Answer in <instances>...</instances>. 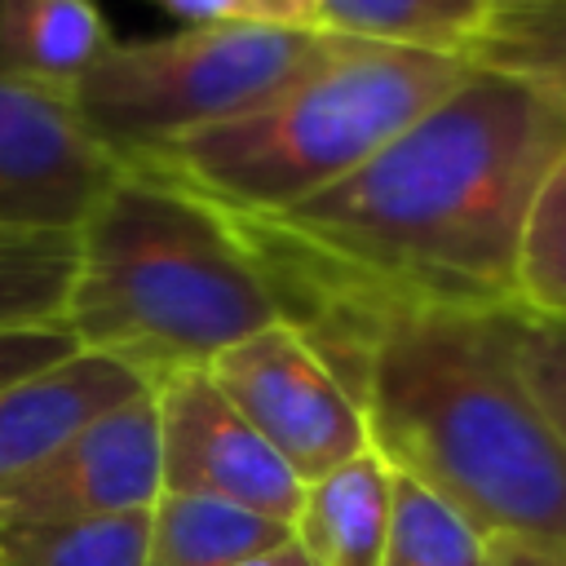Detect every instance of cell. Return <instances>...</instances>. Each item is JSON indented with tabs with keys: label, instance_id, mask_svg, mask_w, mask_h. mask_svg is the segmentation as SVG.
<instances>
[{
	"label": "cell",
	"instance_id": "cell-1",
	"mask_svg": "<svg viewBox=\"0 0 566 566\" xmlns=\"http://www.w3.org/2000/svg\"><path fill=\"white\" fill-rule=\"evenodd\" d=\"M562 150L553 97L473 66L363 168L274 221L402 305L513 310L526 203Z\"/></svg>",
	"mask_w": 566,
	"mask_h": 566
},
{
	"label": "cell",
	"instance_id": "cell-2",
	"mask_svg": "<svg viewBox=\"0 0 566 566\" xmlns=\"http://www.w3.org/2000/svg\"><path fill=\"white\" fill-rule=\"evenodd\" d=\"M358 407L371 447L486 539L566 548V447L509 358L504 310H398Z\"/></svg>",
	"mask_w": 566,
	"mask_h": 566
},
{
	"label": "cell",
	"instance_id": "cell-3",
	"mask_svg": "<svg viewBox=\"0 0 566 566\" xmlns=\"http://www.w3.org/2000/svg\"><path fill=\"white\" fill-rule=\"evenodd\" d=\"M274 323L279 296L243 217L150 168L124 164L75 230L62 327L150 385Z\"/></svg>",
	"mask_w": 566,
	"mask_h": 566
},
{
	"label": "cell",
	"instance_id": "cell-4",
	"mask_svg": "<svg viewBox=\"0 0 566 566\" xmlns=\"http://www.w3.org/2000/svg\"><path fill=\"white\" fill-rule=\"evenodd\" d=\"M473 75V62L332 35L327 53L265 106L177 133L124 164L221 208L283 217L323 195Z\"/></svg>",
	"mask_w": 566,
	"mask_h": 566
},
{
	"label": "cell",
	"instance_id": "cell-5",
	"mask_svg": "<svg viewBox=\"0 0 566 566\" xmlns=\"http://www.w3.org/2000/svg\"><path fill=\"white\" fill-rule=\"evenodd\" d=\"M332 35L274 22H208L111 44L71 88L88 133L119 159L248 115L292 88Z\"/></svg>",
	"mask_w": 566,
	"mask_h": 566
},
{
	"label": "cell",
	"instance_id": "cell-6",
	"mask_svg": "<svg viewBox=\"0 0 566 566\" xmlns=\"http://www.w3.org/2000/svg\"><path fill=\"white\" fill-rule=\"evenodd\" d=\"M203 371L301 482H314L371 447L354 394L283 323L230 345Z\"/></svg>",
	"mask_w": 566,
	"mask_h": 566
},
{
	"label": "cell",
	"instance_id": "cell-7",
	"mask_svg": "<svg viewBox=\"0 0 566 566\" xmlns=\"http://www.w3.org/2000/svg\"><path fill=\"white\" fill-rule=\"evenodd\" d=\"M119 168L71 88L0 75V230H80Z\"/></svg>",
	"mask_w": 566,
	"mask_h": 566
},
{
	"label": "cell",
	"instance_id": "cell-8",
	"mask_svg": "<svg viewBox=\"0 0 566 566\" xmlns=\"http://www.w3.org/2000/svg\"><path fill=\"white\" fill-rule=\"evenodd\" d=\"M164 491L221 500L274 522H296L305 482L283 455L234 411L203 367L168 371L155 380Z\"/></svg>",
	"mask_w": 566,
	"mask_h": 566
},
{
	"label": "cell",
	"instance_id": "cell-9",
	"mask_svg": "<svg viewBox=\"0 0 566 566\" xmlns=\"http://www.w3.org/2000/svg\"><path fill=\"white\" fill-rule=\"evenodd\" d=\"M164 495L155 385L84 424L49 460L0 486V526L146 513Z\"/></svg>",
	"mask_w": 566,
	"mask_h": 566
},
{
	"label": "cell",
	"instance_id": "cell-10",
	"mask_svg": "<svg viewBox=\"0 0 566 566\" xmlns=\"http://www.w3.org/2000/svg\"><path fill=\"white\" fill-rule=\"evenodd\" d=\"M150 389V380L97 349H75L71 358L13 380L0 389V486L49 460L84 424L115 411L119 402Z\"/></svg>",
	"mask_w": 566,
	"mask_h": 566
},
{
	"label": "cell",
	"instance_id": "cell-11",
	"mask_svg": "<svg viewBox=\"0 0 566 566\" xmlns=\"http://www.w3.org/2000/svg\"><path fill=\"white\" fill-rule=\"evenodd\" d=\"M394 509V464L367 447L332 473L305 482L292 539L314 566H380Z\"/></svg>",
	"mask_w": 566,
	"mask_h": 566
},
{
	"label": "cell",
	"instance_id": "cell-12",
	"mask_svg": "<svg viewBox=\"0 0 566 566\" xmlns=\"http://www.w3.org/2000/svg\"><path fill=\"white\" fill-rule=\"evenodd\" d=\"M111 44L93 0H0V75L75 88Z\"/></svg>",
	"mask_w": 566,
	"mask_h": 566
},
{
	"label": "cell",
	"instance_id": "cell-13",
	"mask_svg": "<svg viewBox=\"0 0 566 566\" xmlns=\"http://www.w3.org/2000/svg\"><path fill=\"white\" fill-rule=\"evenodd\" d=\"M491 0H318L310 31L469 62L491 31Z\"/></svg>",
	"mask_w": 566,
	"mask_h": 566
},
{
	"label": "cell",
	"instance_id": "cell-14",
	"mask_svg": "<svg viewBox=\"0 0 566 566\" xmlns=\"http://www.w3.org/2000/svg\"><path fill=\"white\" fill-rule=\"evenodd\" d=\"M287 539H292L287 522L221 500L164 491L150 509L146 566H239Z\"/></svg>",
	"mask_w": 566,
	"mask_h": 566
},
{
	"label": "cell",
	"instance_id": "cell-15",
	"mask_svg": "<svg viewBox=\"0 0 566 566\" xmlns=\"http://www.w3.org/2000/svg\"><path fill=\"white\" fill-rule=\"evenodd\" d=\"M150 509L0 526V566H146Z\"/></svg>",
	"mask_w": 566,
	"mask_h": 566
},
{
	"label": "cell",
	"instance_id": "cell-16",
	"mask_svg": "<svg viewBox=\"0 0 566 566\" xmlns=\"http://www.w3.org/2000/svg\"><path fill=\"white\" fill-rule=\"evenodd\" d=\"M75 230H0V327H62Z\"/></svg>",
	"mask_w": 566,
	"mask_h": 566
},
{
	"label": "cell",
	"instance_id": "cell-17",
	"mask_svg": "<svg viewBox=\"0 0 566 566\" xmlns=\"http://www.w3.org/2000/svg\"><path fill=\"white\" fill-rule=\"evenodd\" d=\"M513 310L566 323V150L539 177L517 256H513Z\"/></svg>",
	"mask_w": 566,
	"mask_h": 566
},
{
	"label": "cell",
	"instance_id": "cell-18",
	"mask_svg": "<svg viewBox=\"0 0 566 566\" xmlns=\"http://www.w3.org/2000/svg\"><path fill=\"white\" fill-rule=\"evenodd\" d=\"M380 566H486V535L442 495L394 469V509Z\"/></svg>",
	"mask_w": 566,
	"mask_h": 566
},
{
	"label": "cell",
	"instance_id": "cell-19",
	"mask_svg": "<svg viewBox=\"0 0 566 566\" xmlns=\"http://www.w3.org/2000/svg\"><path fill=\"white\" fill-rule=\"evenodd\" d=\"M469 62L517 75L566 111V4L495 9L491 31Z\"/></svg>",
	"mask_w": 566,
	"mask_h": 566
},
{
	"label": "cell",
	"instance_id": "cell-20",
	"mask_svg": "<svg viewBox=\"0 0 566 566\" xmlns=\"http://www.w3.org/2000/svg\"><path fill=\"white\" fill-rule=\"evenodd\" d=\"M504 340L526 394L566 447V323L504 310Z\"/></svg>",
	"mask_w": 566,
	"mask_h": 566
},
{
	"label": "cell",
	"instance_id": "cell-21",
	"mask_svg": "<svg viewBox=\"0 0 566 566\" xmlns=\"http://www.w3.org/2000/svg\"><path fill=\"white\" fill-rule=\"evenodd\" d=\"M75 349L80 340L66 327H0V389L71 358Z\"/></svg>",
	"mask_w": 566,
	"mask_h": 566
},
{
	"label": "cell",
	"instance_id": "cell-22",
	"mask_svg": "<svg viewBox=\"0 0 566 566\" xmlns=\"http://www.w3.org/2000/svg\"><path fill=\"white\" fill-rule=\"evenodd\" d=\"M159 9L186 18L190 27H208V22H256L252 0H155Z\"/></svg>",
	"mask_w": 566,
	"mask_h": 566
},
{
	"label": "cell",
	"instance_id": "cell-23",
	"mask_svg": "<svg viewBox=\"0 0 566 566\" xmlns=\"http://www.w3.org/2000/svg\"><path fill=\"white\" fill-rule=\"evenodd\" d=\"M486 566H566V548H544L526 539H486Z\"/></svg>",
	"mask_w": 566,
	"mask_h": 566
},
{
	"label": "cell",
	"instance_id": "cell-24",
	"mask_svg": "<svg viewBox=\"0 0 566 566\" xmlns=\"http://www.w3.org/2000/svg\"><path fill=\"white\" fill-rule=\"evenodd\" d=\"M256 22H274V27H310L318 0H252Z\"/></svg>",
	"mask_w": 566,
	"mask_h": 566
},
{
	"label": "cell",
	"instance_id": "cell-25",
	"mask_svg": "<svg viewBox=\"0 0 566 566\" xmlns=\"http://www.w3.org/2000/svg\"><path fill=\"white\" fill-rule=\"evenodd\" d=\"M239 566H314V562H310V553H305L296 539H287V544H279V548H270V553H256V557L239 562Z\"/></svg>",
	"mask_w": 566,
	"mask_h": 566
},
{
	"label": "cell",
	"instance_id": "cell-26",
	"mask_svg": "<svg viewBox=\"0 0 566 566\" xmlns=\"http://www.w3.org/2000/svg\"><path fill=\"white\" fill-rule=\"evenodd\" d=\"M495 9H539V4H566V0H491Z\"/></svg>",
	"mask_w": 566,
	"mask_h": 566
}]
</instances>
